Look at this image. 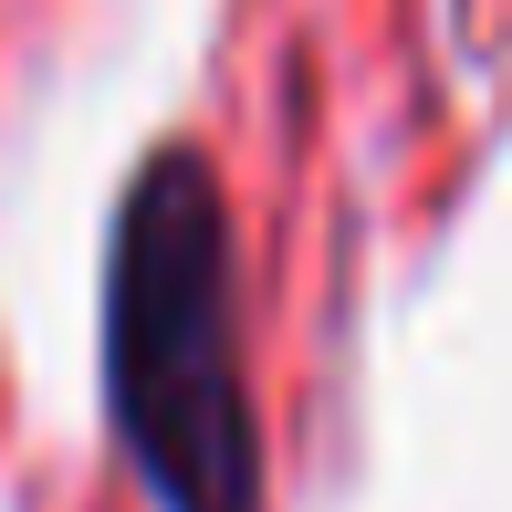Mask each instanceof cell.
I'll return each instance as SVG.
<instances>
[{"instance_id":"cell-1","label":"cell","mask_w":512,"mask_h":512,"mask_svg":"<svg viewBox=\"0 0 512 512\" xmlns=\"http://www.w3.org/2000/svg\"><path fill=\"white\" fill-rule=\"evenodd\" d=\"M105 408L157 512H262V439L230 345V230L189 147H157L115 209Z\"/></svg>"}]
</instances>
